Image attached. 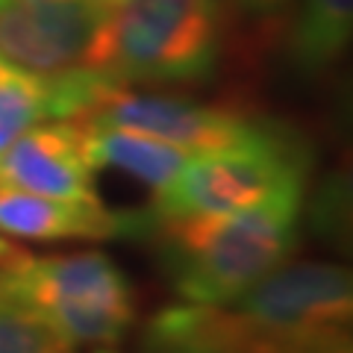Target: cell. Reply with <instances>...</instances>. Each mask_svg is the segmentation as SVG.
<instances>
[{
  "mask_svg": "<svg viewBox=\"0 0 353 353\" xmlns=\"http://www.w3.org/2000/svg\"><path fill=\"white\" fill-rule=\"evenodd\" d=\"M83 121V118H80ZM85 124V121H83ZM88 130V157L94 168H115L132 180L150 185L153 192L165 189L192 153L183 148L162 141L157 136H145L124 127H97L85 124Z\"/></svg>",
  "mask_w": 353,
  "mask_h": 353,
  "instance_id": "obj_12",
  "label": "cell"
},
{
  "mask_svg": "<svg viewBox=\"0 0 353 353\" xmlns=\"http://www.w3.org/2000/svg\"><path fill=\"white\" fill-rule=\"evenodd\" d=\"M297 212L301 203H268L230 215H150V233L165 277L183 301L227 306L289 262Z\"/></svg>",
  "mask_w": 353,
  "mask_h": 353,
  "instance_id": "obj_1",
  "label": "cell"
},
{
  "mask_svg": "<svg viewBox=\"0 0 353 353\" xmlns=\"http://www.w3.org/2000/svg\"><path fill=\"white\" fill-rule=\"evenodd\" d=\"M227 306L280 330H347L350 271L333 262H283Z\"/></svg>",
  "mask_w": 353,
  "mask_h": 353,
  "instance_id": "obj_7",
  "label": "cell"
},
{
  "mask_svg": "<svg viewBox=\"0 0 353 353\" xmlns=\"http://www.w3.org/2000/svg\"><path fill=\"white\" fill-rule=\"evenodd\" d=\"M230 3H236L241 12H248V15H274V12H280L289 0H230Z\"/></svg>",
  "mask_w": 353,
  "mask_h": 353,
  "instance_id": "obj_15",
  "label": "cell"
},
{
  "mask_svg": "<svg viewBox=\"0 0 353 353\" xmlns=\"http://www.w3.org/2000/svg\"><path fill=\"white\" fill-rule=\"evenodd\" d=\"M9 68H12V65H9L3 57H0V74H3V71H9Z\"/></svg>",
  "mask_w": 353,
  "mask_h": 353,
  "instance_id": "obj_18",
  "label": "cell"
},
{
  "mask_svg": "<svg viewBox=\"0 0 353 353\" xmlns=\"http://www.w3.org/2000/svg\"><path fill=\"white\" fill-rule=\"evenodd\" d=\"M106 15L97 0H3L0 57L39 74L88 65Z\"/></svg>",
  "mask_w": 353,
  "mask_h": 353,
  "instance_id": "obj_6",
  "label": "cell"
},
{
  "mask_svg": "<svg viewBox=\"0 0 353 353\" xmlns=\"http://www.w3.org/2000/svg\"><path fill=\"white\" fill-rule=\"evenodd\" d=\"M0 3H3V0H0Z\"/></svg>",
  "mask_w": 353,
  "mask_h": 353,
  "instance_id": "obj_20",
  "label": "cell"
},
{
  "mask_svg": "<svg viewBox=\"0 0 353 353\" xmlns=\"http://www.w3.org/2000/svg\"><path fill=\"white\" fill-rule=\"evenodd\" d=\"M83 121L97 127H124L145 132V136H157L183 148L185 153L224 148L230 141L248 136L259 124V121H250L224 106H206L171 94H139L127 92V88L112 92L103 103L85 112Z\"/></svg>",
  "mask_w": 353,
  "mask_h": 353,
  "instance_id": "obj_8",
  "label": "cell"
},
{
  "mask_svg": "<svg viewBox=\"0 0 353 353\" xmlns=\"http://www.w3.org/2000/svg\"><path fill=\"white\" fill-rule=\"evenodd\" d=\"M0 353H74V345L27 297L0 283Z\"/></svg>",
  "mask_w": 353,
  "mask_h": 353,
  "instance_id": "obj_14",
  "label": "cell"
},
{
  "mask_svg": "<svg viewBox=\"0 0 353 353\" xmlns=\"http://www.w3.org/2000/svg\"><path fill=\"white\" fill-rule=\"evenodd\" d=\"M97 3H101L103 9H115V6H121V3H124V0H97Z\"/></svg>",
  "mask_w": 353,
  "mask_h": 353,
  "instance_id": "obj_17",
  "label": "cell"
},
{
  "mask_svg": "<svg viewBox=\"0 0 353 353\" xmlns=\"http://www.w3.org/2000/svg\"><path fill=\"white\" fill-rule=\"evenodd\" d=\"M118 88H124V83L94 65H77L53 74L12 65L0 74V150L41 121L83 118Z\"/></svg>",
  "mask_w": 353,
  "mask_h": 353,
  "instance_id": "obj_10",
  "label": "cell"
},
{
  "mask_svg": "<svg viewBox=\"0 0 353 353\" xmlns=\"http://www.w3.org/2000/svg\"><path fill=\"white\" fill-rule=\"evenodd\" d=\"M312 153L294 130L259 121L224 148L192 153L157 192L150 215H230L268 203H301Z\"/></svg>",
  "mask_w": 353,
  "mask_h": 353,
  "instance_id": "obj_2",
  "label": "cell"
},
{
  "mask_svg": "<svg viewBox=\"0 0 353 353\" xmlns=\"http://www.w3.org/2000/svg\"><path fill=\"white\" fill-rule=\"evenodd\" d=\"M101 353H109V350H101Z\"/></svg>",
  "mask_w": 353,
  "mask_h": 353,
  "instance_id": "obj_19",
  "label": "cell"
},
{
  "mask_svg": "<svg viewBox=\"0 0 353 353\" xmlns=\"http://www.w3.org/2000/svg\"><path fill=\"white\" fill-rule=\"evenodd\" d=\"M80 118L30 127L0 150V185L62 201H101Z\"/></svg>",
  "mask_w": 353,
  "mask_h": 353,
  "instance_id": "obj_9",
  "label": "cell"
},
{
  "mask_svg": "<svg viewBox=\"0 0 353 353\" xmlns=\"http://www.w3.org/2000/svg\"><path fill=\"white\" fill-rule=\"evenodd\" d=\"M12 253H15V248H12V245H9V241H6L3 236H0V259H6V256H12Z\"/></svg>",
  "mask_w": 353,
  "mask_h": 353,
  "instance_id": "obj_16",
  "label": "cell"
},
{
  "mask_svg": "<svg viewBox=\"0 0 353 353\" xmlns=\"http://www.w3.org/2000/svg\"><path fill=\"white\" fill-rule=\"evenodd\" d=\"M150 212L124 215L101 201H62L0 185V230L24 241H103L150 233Z\"/></svg>",
  "mask_w": 353,
  "mask_h": 353,
  "instance_id": "obj_11",
  "label": "cell"
},
{
  "mask_svg": "<svg viewBox=\"0 0 353 353\" xmlns=\"http://www.w3.org/2000/svg\"><path fill=\"white\" fill-rule=\"evenodd\" d=\"M353 30V0H301L289 59L303 77H318L341 59Z\"/></svg>",
  "mask_w": 353,
  "mask_h": 353,
  "instance_id": "obj_13",
  "label": "cell"
},
{
  "mask_svg": "<svg viewBox=\"0 0 353 353\" xmlns=\"http://www.w3.org/2000/svg\"><path fill=\"white\" fill-rule=\"evenodd\" d=\"M145 353H350L347 330H280L233 306L183 303L150 318Z\"/></svg>",
  "mask_w": 353,
  "mask_h": 353,
  "instance_id": "obj_5",
  "label": "cell"
},
{
  "mask_svg": "<svg viewBox=\"0 0 353 353\" xmlns=\"http://www.w3.org/2000/svg\"><path fill=\"white\" fill-rule=\"evenodd\" d=\"M224 53V0H124L92 53L118 83H203Z\"/></svg>",
  "mask_w": 353,
  "mask_h": 353,
  "instance_id": "obj_3",
  "label": "cell"
},
{
  "mask_svg": "<svg viewBox=\"0 0 353 353\" xmlns=\"http://www.w3.org/2000/svg\"><path fill=\"white\" fill-rule=\"evenodd\" d=\"M0 283L27 301L71 341L115 345L136 318V294L124 271L101 250L59 256H6Z\"/></svg>",
  "mask_w": 353,
  "mask_h": 353,
  "instance_id": "obj_4",
  "label": "cell"
}]
</instances>
